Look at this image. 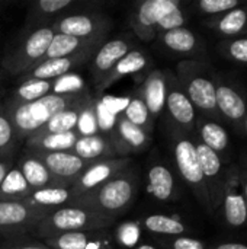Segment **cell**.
<instances>
[{
	"instance_id": "cell-41",
	"label": "cell",
	"mask_w": 247,
	"mask_h": 249,
	"mask_svg": "<svg viewBox=\"0 0 247 249\" xmlns=\"http://www.w3.org/2000/svg\"><path fill=\"white\" fill-rule=\"evenodd\" d=\"M239 6H240V1H237V0H199L195 4L198 13L210 16V18L220 16V15L230 12Z\"/></svg>"
},
{
	"instance_id": "cell-11",
	"label": "cell",
	"mask_w": 247,
	"mask_h": 249,
	"mask_svg": "<svg viewBox=\"0 0 247 249\" xmlns=\"http://www.w3.org/2000/svg\"><path fill=\"white\" fill-rule=\"evenodd\" d=\"M54 34H64L76 38H99L106 36L112 22L108 16L96 12L71 13L61 16L51 25Z\"/></svg>"
},
{
	"instance_id": "cell-48",
	"label": "cell",
	"mask_w": 247,
	"mask_h": 249,
	"mask_svg": "<svg viewBox=\"0 0 247 249\" xmlns=\"http://www.w3.org/2000/svg\"><path fill=\"white\" fill-rule=\"evenodd\" d=\"M12 160L10 159H0V185L4 179V177L7 175L9 169L12 168Z\"/></svg>"
},
{
	"instance_id": "cell-44",
	"label": "cell",
	"mask_w": 247,
	"mask_h": 249,
	"mask_svg": "<svg viewBox=\"0 0 247 249\" xmlns=\"http://www.w3.org/2000/svg\"><path fill=\"white\" fill-rule=\"evenodd\" d=\"M167 248L169 249H208L207 248V244L197 239V238H192V236H188V235H183V236H175V238H170L167 241Z\"/></svg>"
},
{
	"instance_id": "cell-18",
	"label": "cell",
	"mask_w": 247,
	"mask_h": 249,
	"mask_svg": "<svg viewBox=\"0 0 247 249\" xmlns=\"http://www.w3.org/2000/svg\"><path fill=\"white\" fill-rule=\"evenodd\" d=\"M51 249H114L112 236L106 229L70 232L45 239Z\"/></svg>"
},
{
	"instance_id": "cell-6",
	"label": "cell",
	"mask_w": 247,
	"mask_h": 249,
	"mask_svg": "<svg viewBox=\"0 0 247 249\" xmlns=\"http://www.w3.org/2000/svg\"><path fill=\"white\" fill-rule=\"evenodd\" d=\"M54 36L51 25L33 28L4 58L3 67L10 74H25L45 58L47 50Z\"/></svg>"
},
{
	"instance_id": "cell-17",
	"label": "cell",
	"mask_w": 247,
	"mask_h": 249,
	"mask_svg": "<svg viewBox=\"0 0 247 249\" xmlns=\"http://www.w3.org/2000/svg\"><path fill=\"white\" fill-rule=\"evenodd\" d=\"M99 50V47H93L84 51H80L77 54L63 57V58H51V60H42L38 63L33 69L26 71L23 74V79H39V80H55L64 74H68L70 70H74L80 66H83L89 58H93L95 53Z\"/></svg>"
},
{
	"instance_id": "cell-27",
	"label": "cell",
	"mask_w": 247,
	"mask_h": 249,
	"mask_svg": "<svg viewBox=\"0 0 247 249\" xmlns=\"http://www.w3.org/2000/svg\"><path fill=\"white\" fill-rule=\"evenodd\" d=\"M26 201L35 207L51 212L54 209L73 204L76 201V196L71 185H52L41 190H32Z\"/></svg>"
},
{
	"instance_id": "cell-36",
	"label": "cell",
	"mask_w": 247,
	"mask_h": 249,
	"mask_svg": "<svg viewBox=\"0 0 247 249\" xmlns=\"http://www.w3.org/2000/svg\"><path fill=\"white\" fill-rule=\"evenodd\" d=\"M54 80H39V79H22L20 83L13 89L10 98L20 102H33L49 93H52Z\"/></svg>"
},
{
	"instance_id": "cell-50",
	"label": "cell",
	"mask_w": 247,
	"mask_h": 249,
	"mask_svg": "<svg viewBox=\"0 0 247 249\" xmlns=\"http://www.w3.org/2000/svg\"><path fill=\"white\" fill-rule=\"evenodd\" d=\"M243 134H246V137H247V111H246V117H245V127H243Z\"/></svg>"
},
{
	"instance_id": "cell-8",
	"label": "cell",
	"mask_w": 247,
	"mask_h": 249,
	"mask_svg": "<svg viewBox=\"0 0 247 249\" xmlns=\"http://www.w3.org/2000/svg\"><path fill=\"white\" fill-rule=\"evenodd\" d=\"M165 109L167 112L170 127L191 136L192 139L195 137L198 112L181 88L175 73L170 71H167V95Z\"/></svg>"
},
{
	"instance_id": "cell-23",
	"label": "cell",
	"mask_w": 247,
	"mask_h": 249,
	"mask_svg": "<svg viewBox=\"0 0 247 249\" xmlns=\"http://www.w3.org/2000/svg\"><path fill=\"white\" fill-rule=\"evenodd\" d=\"M148 64H150L148 55L144 51L134 48V50H131L127 55H124L116 63V66L112 69V71L96 86V90L98 92H103L108 88H111L114 83L121 80L122 77L144 71L148 67Z\"/></svg>"
},
{
	"instance_id": "cell-26",
	"label": "cell",
	"mask_w": 247,
	"mask_h": 249,
	"mask_svg": "<svg viewBox=\"0 0 247 249\" xmlns=\"http://www.w3.org/2000/svg\"><path fill=\"white\" fill-rule=\"evenodd\" d=\"M159 38L169 51H173L176 54L197 55L201 51H204V44L201 38L186 26L160 32Z\"/></svg>"
},
{
	"instance_id": "cell-24",
	"label": "cell",
	"mask_w": 247,
	"mask_h": 249,
	"mask_svg": "<svg viewBox=\"0 0 247 249\" xmlns=\"http://www.w3.org/2000/svg\"><path fill=\"white\" fill-rule=\"evenodd\" d=\"M204 25L218 35L224 36V39L237 38L243 34H247V7L240 4L239 7L220 16L208 18Z\"/></svg>"
},
{
	"instance_id": "cell-37",
	"label": "cell",
	"mask_w": 247,
	"mask_h": 249,
	"mask_svg": "<svg viewBox=\"0 0 247 249\" xmlns=\"http://www.w3.org/2000/svg\"><path fill=\"white\" fill-rule=\"evenodd\" d=\"M218 51L229 61L247 64V36L223 39L218 44Z\"/></svg>"
},
{
	"instance_id": "cell-40",
	"label": "cell",
	"mask_w": 247,
	"mask_h": 249,
	"mask_svg": "<svg viewBox=\"0 0 247 249\" xmlns=\"http://www.w3.org/2000/svg\"><path fill=\"white\" fill-rule=\"evenodd\" d=\"M86 85L84 80L79 74H64L58 79L54 80L52 85V93L58 95H74V93H82L86 92Z\"/></svg>"
},
{
	"instance_id": "cell-19",
	"label": "cell",
	"mask_w": 247,
	"mask_h": 249,
	"mask_svg": "<svg viewBox=\"0 0 247 249\" xmlns=\"http://www.w3.org/2000/svg\"><path fill=\"white\" fill-rule=\"evenodd\" d=\"M198 142L210 147L213 152H215L223 162L230 159L231 156V140L227 128L223 123L198 115L197 118V128H195V137Z\"/></svg>"
},
{
	"instance_id": "cell-31",
	"label": "cell",
	"mask_w": 247,
	"mask_h": 249,
	"mask_svg": "<svg viewBox=\"0 0 247 249\" xmlns=\"http://www.w3.org/2000/svg\"><path fill=\"white\" fill-rule=\"evenodd\" d=\"M89 96H90V93L83 96L80 101H77L76 104H73L67 109L55 114L36 134H54V133H66V131L76 130L79 115H80L86 101L89 99Z\"/></svg>"
},
{
	"instance_id": "cell-14",
	"label": "cell",
	"mask_w": 247,
	"mask_h": 249,
	"mask_svg": "<svg viewBox=\"0 0 247 249\" xmlns=\"http://www.w3.org/2000/svg\"><path fill=\"white\" fill-rule=\"evenodd\" d=\"M48 168L52 178L60 185H71L82 172L92 163L74 155L73 152H33Z\"/></svg>"
},
{
	"instance_id": "cell-49",
	"label": "cell",
	"mask_w": 247,
	"mask_h": 249,
	"mask_svg": "<svg viewBox=\"0 0 247 249\" xmlns=\"http://www.w3.org/2000/svg\"><path fill=\"white\" fill-rule=\"evenodd\" d=\"M132 249H159L156 248L154 245H151V244H138L137 247H134Z\"/></svg>"
},
{
	"instance_id": "cell-25",
	"label": "cell",
	"mask_w": 247,
	"mask_h": 249,
	"mask_svg": "<svg viewBox=\"0 0 247 249\" xmlns=\"http://www.w3.org/2000/svg\"><path fill=\"white\" fill-rule=\"evenodd\" d=\"M105 41H106V36L76 38V36H70V35H64V34H54L44 60L68 57V55L77 54L80 51H84V50H89L93 47H100Z\"/></svg>"
},
{
	"instance_id": "cell-16",
	"label": "cell",
	"mask_w": 247,
	"mask_h": 249,
	"mask_svg": "<svg viewBox=\"0 0 247 249\" xmlns=\"http://www.w3.org/2000/svg\"><path fill=\"white\" fill-rule=\"evenodd\" d=\"M132 48V42L127 36H118L109 41H105L99 50L95 53L90 64V73L96 86L112 71L116 63L127 55Z\"/></svg>"
},
{
	"instance_id": "cell-7",
	"label": "cell",
	"mask_w": 247,
	"mask_h": 249,
	"mask_svg": "<svg viewBox=\"0 0 247 249\" xmlns=\"http://www.w3.org/2000/svg\"><path fill=\"white\" fill-rule=\"evenodd\" d=\"M217 109L224 124H230L239 134H243L247 111V93L243 86L221 73H214Z\"/></svg>"
},
{
	"instance_id": "cell-29",
	"label": "cell",
	"mask_w": 247,
	"mask_h": 249,
	"mask_svg": "<svg viewBox=\"0 0 247 249\" xmlns=\"http://www.w3.org/2000/svg\"><path fill=\"white\" fill-rule=\"evenodd\" d=\"M79 136L76 130L54 134H33L26 142V150L33 152H71Z\"/></svg>"
},
{
	"instance_id": "cell-38",
	"label": "cell",
	"mask_w": 247,
	"mask_h": 249,
	"mask_svg": "<svg viewBox=\"0 0 247 249\" xmlns=\"http://www.w3.org/2000/svg\"><path fill=\"white\" fill-rule=\"evenodd\" d=\"M76 133L79 137H87L93 134H99L98 128V120H96V111H95V98L90 95L86 101L79 120L76 125Z\"/></svg>"
},
{
	"instance_id": "cell-34",
	"label": "cell",
	"mask_w": 247,
	"mask_h": 249,
	"mask_svg": "<svg viewBox=\"0 0 247 249\" xmlns=\"http://www.w3.org/2000/svg\"><path fill=\"white\" fill-rule=\"evenodd\" d=\"M143 226L154 235L169 238L183 236L188 232V226L182 220L166 214H150L143 219Z\"/></svg>"
},
{
	"instance_id": "cell-32",
	"label": "cell",
	"mask_w": 247,
	"mask_h": 249,
	"mask_svg": "<svg viewBox=\"0 0 247 249\" xmlns=\"http://www.w3.org/2000/svg\"><path fill=\"white\" fill-rule=\"evenodd\" d=\"M76 4V0H39L36 3L32 4L28 20H26V26L29 29L42 26V25H48L47 19L61 13L63 10L71 7Z\"/></svg>"
},
{
	"instance_id": "cell-10",
	"label": "cell",
	"mask_w": 247,
	"mask_h": 249,
	"mask_svg": "<svg viewBox=\"0 0 247 249\" xmlns=\"http://www.w3.org/2000/svg\"><path fill=\"white\" fill-rule=\"evenodd\" d=\"M48 210L32 206L28 201L0 200V233H20L35 231Z\"/></svg>"
},
{
	"instance_id": "cell-5",
	"label": "cell",
	"mask_w": 247,
	"mask_h": 249,
	"mask_svg": "<svg viewBox=\"0 0 247 249\" xmlns=\"http://www.w3.org/2000/svg\"><path fill=\"white\" fill-rule=\"evenodd\" d=\"M115 219L82 206H64L51 210L35 228V233L44 239L70 232H87L109 228Z\"/></svg>"
},
{
	"instance_id": "cell-47",
	"label": "cell",
	"mask_w": 247,
	"mask_h": 249,
	"mask_svg": "<svg viewBox=\"0 0 247 249\" xmlns=\"http://www.w3.org/2000/svg\"><path fill=\"white\" fill-rule=\"evenodd\" d=\"M211 249H247V245L242 242H223V244L213 247Z\"/></svg>"
},
{
	"instance_id": "cell-30",
	"label": "cell",
	"mask_w": 247,
	"mask_h": 249,
	"mask_svg": "<svg viewBox=\"0 0 247 249\" xmlns=\"http://www.w3.org/2000/svg\"><path fill=\"white\" fill-rule=\"evenodd\" d=\"M130 26L135 32V35L150 42L153 41L159 32H157V20L151 12V0H146L137 6V9L130 15Z\"/></svg>"
},
{
	"instance_id": "cell-22",
	"label": "cell",
	"mask_w": 247,
	"mask_h": 249,
	"mask_svg": "<svg viewBox=\"0 0 247 249\" xmlns=\"http://www.w3.org/2000/svg\"><path fill=\"white\" fill-rule=\"evenodd\" d=\"M15 165L22 172V175H23V178L28 182L31 190H41L45 187L60 185L52 178L51 172L42 163V160L35 153H32L31 150H26Z\"/></svg>"
},
{
	"instance_id": "cell-42",
	"label": "cell",
	"mask_w": 247,
	"mask_h": 249,
	"mask_svg": "<svg viewBox=\"0 0 247 249\" xmlns=\"http://www.w3.org/2000/svg\"><path fill=\"white\" fill-rule=\"evenodd\" d=\"M140 239V226L134 222L124 223L116 229V242L122 247H134Z\"/></svg>"
},
{
	"instance_id": "cell-43",
	"label": "cell",
	"mask_w": 247,
	"mask_h": 249,
	"mask_svg": "<svg viewBox=\"0 0 247 249\" xmlns=\"http://www.w3.org/2000/svg\"><path fill=\"white\" fill-rule=\"evenodd\" d=\"M186 23V15L183 12L182 7L173 10L172 13H169L167 16H165L159 23H157V32H166L170 29H176V28H182Z\"/></svg>"
},
{
	"instance_id": "cell-21",
	"label": "cell",
	"mask_w": 247,
	"mask_h": 249,
	"mask_svg": "<svg viewBox=\"0 0 247 249\" xmlns=\"http://www.w3.org/2000/svg\"><path fill=\"white\" fill-rule=\"evenodd\" d=\"M147 191L159 203L176 200V181L172 169L163 163H154L147 171Z\"/></svg>"
},
{
	"instance_id": "cell-35",
	"label": "cell",
	"mask_w": 247,
	"mask_h": 249,
	"mask_svg": "<svg viewBox=\"0 0 247 249\" xmlns=\"http://www.w3.org/2000/svg\"><path fill=\"white\" fill-rule=\"evenodd\" d=\"M121 115L125 117L134 125L143 128L147 134H150V136L153 134L154 118L148 112V109H147V107H146V104H144V101L138 92H135V95H132L128 99V104H127L125 109Z\"/></svg>"
},
{
	"instance_id": "cell-3",
	"label": "cell",
	"mask_w": 247,
	"mask_h": 249,
	"mask_svg": "<svg viewBox=\"0 0 247 249\" xmlns=\"http://www.w3.org/2000/svg\"><path fill=\"white\" fill-rule=\"evenodd\" d=\"M214 73L207 61L188 58L178 63L175 76L199 115L223 123L217 109Z\"/></svg>"
},
{
	"instance_id": "cell-28",
	"label": "cell",
	"mask_w": 247,
	"mask_h": 249,
	"mask_svg": "<svg viewBox=\"0 0 247 249\" xmlns=\"http://www.w3.org/2000/svg\"><path fill=\"white\" fill-rule=\"evenodd\" d=\"M74 155L79 158L95 162V160H105V159H116V153L108 140V137L102 134H93L87 137H79L73 150Z\"/></svg>"
},
{
	"instance_id": "cell-20",
	"label": "cell",
	"mask_w": 247,
	"mask_h": 249,
	"mask_svg": "<svg viewBox=\"0 0 247 249\" xmlns=\"http://www.w3.org/2000/svg\"><path fill=\"white\" fill-rule=\"evenodd\" d=\"M141 95L148 112L153 118L159 117L166 104V95H167V70L162 69H151L138 90Z\"/></svg>"
},
{
	"instance_id": "cell-39",
	"label": "cell",
	"mask_w": 247,
	"mask_h": 249,
	"mask_svg": "<svg viewBox=\"0 0 247 249\" xmlns=\"http://www.w3.org/2000/svg\"><path fill=\"white\" fill-rule=\"evenodd\" d=\"M19 143L13 125L0 105V159H10L15 146Z\"/></svg>"
},
{
	"instance_id": "cell-13",
	"label": "cell",
	"mask_w": 247,
	"mask_h": 249,
	"mask_svg": "<svg viewBox=\"0 0 247 249\" xmlns=\"http://www.w3.org/2000/svg\"><path fill=\"white\" fill-rule=\"evenodd\" d=\"M195 140V147H197V155L198 160L202 169V175L205 179L213 214L220 212V204H221V193H223V184H224V174H226V166L223 159L213 152L210 147L202 144L201 142Z\"/></svg>"
},
{
	"instance_id": "cell-4",
	"label": "cell",
	"mask_w": 247,
	"mask_h": 249,
	"mask_svg": "<svg viewBox=\"0 0 247 249\" xmlns=\"http://www.w3.org/2000/svg\"><path fill=\"white\" fill-rule=\"evenodd\" d=\"M167 128H169L167 131H169L170 147H172V153H173V159H175V165L179 172V177L182 178L185 185L192 191V194L195 196L201 207L205 210V213L210 216H214L208 191H207V185H205V179L202 175V169L198 160L195 140L191 136L170 125H167Z\"/></svg>"
},
{
	"instance_id": "cell-15",
	"label": "cell",
	"mask_w": 247,
	"mask_h": 249,
	"mask_svg": "<svg viewBox=\"0 0 247 249\" xmlns=\"http://www.w3.org/2000/svg\"><path fill=\"white\" fill-rule=\"evenodd\" d=\"M108 140L111 142L118 158H128L130 153L144 152L151 143V136L130 123L125 117L119 115L115 130L108 136Z\"/></svg>"
},
{
	"instance_id": "cell-2",
	"label": "cell",
	"mask_w": 247,
	"mask_h": 249,
	"mask_svg": "<svg viewBox=\"0 0 247 249\" xmlns=\"http://www.w3.org/2000/svg\"><path fill=\"white\" fill-rule=\"evenodd\" d=\"M140 188V181L130 166L121 171L118 175L106 181L96 190L76 198L74 206H82L95 212H99L108 217L116 219L125 213L132 204Z\"/></svg>"
},
{
	"instance_id": "cell-45",
	"label": "cell",
	"mask_w": 247,
	"mask_h": 249,
	"mask_svg": "<svg viewBox=\"0 0 247 249\" xmlns=\"http://www.w3.org/2000/svg\"><path fill=\"white\" fill-rule=\"evenodd\" d=\"M239 172H240V181H242V190H243V196H245V201H246L247 209V152H243L240 155L239 159Z\"/></svg>"
},
{
	"instance_id": "cell-46",
	"label": "cell",
	"mask_w": 247,
	"mask_h": 249,
	"mask_svg": "<svg viewBox=\"0 0 247 249\" xmlns=\"http://www.w3.org/2000/svg\"><path fill=\"white\" fill-rule=\"evenodd\" d=\"M0 249H51L45 244L39 242H22V244H4Z\"/></svg>"
},
{
	"instance_id": "cell-12",
	"label": "cell",
	"mask_w": 247,
	"mask_h": 249,
	"mask_svg": "<svg viewBox=\"0 0 247 249\" xmlns=\"http://www.w3.org/2000/svg\"><path fill=\"white\" fill-rule=\"evenodd\" d=\"M131 163L132 162L130 158H116V159H105V160L92 162L82 172V175L71 184L76 198L103 185L106 181L118 175L121 171L131 166Z\"/></svg>"
},
{
	"instance_id": "cell-33",
	"label": "cell",
	"mask_w": 247,
	"mask_h": 249,
	"mask_svg": "<svg viewBox=\"0 0 247 249\" xmlns=\"http://www.w3.org/2000/svg\"><path fill=\"white\" fill-rule=\"evenodd\" d=\"M31 188L25 181L22 172L13 163L4 177L0 185V200H12V201H26L31 194Z\"/></svg>"
},
{
	"instance_id": "cell-1",
	"label": "cell",
	"mask_w": 247,
	"mask_h": 249,
	"mask_svg": "<svg viewBox=\"0 0 247 249\" xmlns=\"http://www.w3.org/2000/svg\"><path fill=\"white\" fill-rule=\"evenodd\" d=\"M87 93L89 90L74 95L49 93L33 102H20L9 96L1 108L12 123L17 140L23 142L36 134L55 114L67 109Z\"/></svg>"
},
{
	"instance_id": "cell-9",
	"label": "cell",
	"mask_w": 247,
	"mask_h": 249,
	"mask_svg": "<svg viewBox=\"0 0 247 249\" xmlns=\"http://www.w3.org/2000/svg\"><path fill=\"white\" fill-rule=\"evenodd\" d=\"M220 212L226 225L230 228L237 229L247 223V209L242 190L240 172L237 163L234 162H230L226 166Z\"/></svg>"
}]
</instances>
